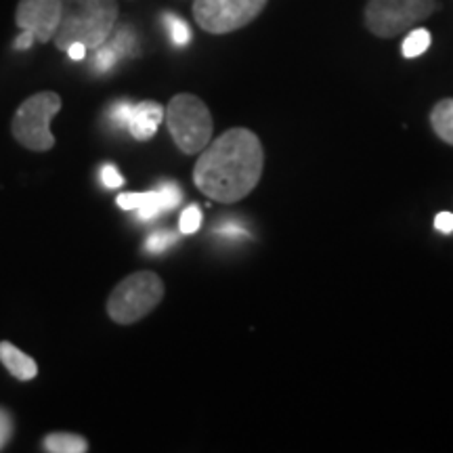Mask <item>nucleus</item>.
Returning a JSON list of instances; mask_svg holds the SVG:
<instances>
[{
    "label": "nucleus",
    "instance_id": "nucleus-1",
    "mask_svg": "<svg viewBox=\"0 0 453 453\" xmlns=\"http://www.w3.org/2000/svg\"><path fill=\"white\" fill-rule=\"evenodd\" d=\"M263 143L252 130L229 128L200 151L194 183L214 202L235 203L252 194L263 177Z\"/></svg>",
    "mask_w": 453,
    "mask_h": 453
},
{
    "label": "nucleus",
    "instance_id": "nucleus-2",
    "mask_svg": "<svg viewBox=\"0 0 453 453\" xmlns=\"http://www.w3.org/2000/svg\"><path fill=\"white\" fill-rule=\"evenodd\" d=\"M118 0H61V19L53 41L59 50L82 42L88 50L101 47L118 26Z\"/></svg>",
    "mask_w": 453,
    "mask_h": 453
},
{
    "label": "nucleus",
    "instance_id": "nucleus-3",
    "mask_svg": "<svg viewBox=\"0 0 453 453\" xmlns=\"http://www.w3.org/2000/svg\"><path fill=\"white\" fill-rule=\"evenodd\" d=\"M168 133L183 154L194 156L212 141V116L200 97L189 93L174 95L164 107Z\"/></svg>",
    "mask_w": 453,
    "mask_h": 453
},
{
    "label": "nucleus",
    "instance_id": "nucleus-4",
    "mask_svg": "<svg viewBox=\"0 0 453 453\" xmlns=\"http://www.w3.org/2000/svg\"><path fill=\"white\" fill-rule=\"evenodd\" d=\"M164 298V281L151 271H139L118 283L107 298V315L120 326H130L150 315Z\"/></svg>",
    "mask_w": 453,
    "mask_h": 453
},
{
    "label": "nucleus",
    "instance_id": "nucleus-5",
    "mask_svg": "<svg viewBox=\"0 0 453 453\" xmlns=\"http://www.w3.org/2000/svg\"><path fill=\"white\" fill-rule=\"evenodd\" d=\"M61 110V97L53 90H42V93L32 95L24 104L17 107L13 122H11V133L21 143L32 151H49L53 150L55 137L50 133V120Z\"/></svg>",
    "mask_w": 453,
    "mask_h": 453
},
{
    "label": "nucleus",
    "instance_id": "nucleus-6",
    "mask_svg": "<svg viewBox=\"0 0 453 453\" xmlns=\"http://www.w3.org/2000/svg\"><path fill=\"white\" fill-rule=\"evenodd\" d=\"M434 9V0H370L365 7V24L376 36L395 38L433 15Z\"/></svg>",
    "mask_w": 453,
    "mask_h": 453
},
{
    "label": "nucleus",
    "instance_id": "nucleus-7",
    "mask_svg": "<svg viewBox=\"0 0 453 453\" xmlns=\"http://www.w3.org/2000/svg\"><path fill=\"white\" fill-rule=\"evenodd\" d=\"M265 4L267 0H194V17L202 30L229 34L257 19Z\"/></svg>",
    "mask_w": 453,
    "mask_h": 453
},
{
    "label": "nucleus",
    "instance_id": "nucleus-8",
    "mask_svg": "<svg viewBox=\"0 0 453 453\" xmlns=\"http://www.w3.org/2000/svg\"><path fill=\"white\" fill-rule=\"evenodd\" d=\"M183 200L180 187L173 180H164L154 191H141V194H122L118 196L116 203L127 212H137L141 220H151L164 212L174 211Z\"/></svg>",
    "mask_w": 453,
    "mask_h": 453
},
{
    "label": "nucleus",
    "instance_id": "nucleus-9",
    "mask_svg": "<svg viewBox=\"0 0 453 453\" xmlns=\"http://www.w3.org/2000/svg\"><path fill=\"white\" fill-rule=\"evenodd\" d=\"M61 19V0H19L15 11V24L30 32L36 42L53 41Z\"/></svg>",
    "mask_w": 453,
    "mask_h": 453
},
{
    "label": "nucleus",
    "instance_id": "nucleus-10",
    "mask_svg": "<svg viewBox=\"0 0 453 453\" xmlns=\"http://www.w3.org/2000/svg\"><path fill=\"white\" fill-rule=\"evenodd\" d=\"M164 122V107L156 101H141L130 105L127 130L137 141H150Z\"/></svg>",
    "mask_w": 453,
    "mask_h": 453
},
{
    "label": "nucleus",
    "instance_id": "nucleus-11",
    "mask_svg": "<svg viewBox=\"0 0 453 453\" xmlns=\"http://www.w3.org/2000/svg\"><path fill=\"white\" fill-rule=\"evenodd\" d=\"M0 361L7 367L11 376H15L17 380H34L38 376V365L32 357H27L24 350H19L15 344L3 340L0 342Z\"/></svg>",
    "mask_w": 453,
    "mask_h": 453
},
{
    "label": "nucleus",
    "instance_id": "nucleus-12",
    "mask_svg": "<svg viewBox=\"0 0 453 453\" xmlns=\"http://www.w3.org/2000/svg\"><path fill=\"white\" fill-rule=\"evenodd\" d=\"M430 124L441 141L453 145V99H443L433 107Z\"/></svg>",
    "mask_w": 453,
    "mask_h": 453
},
{
    "label": "nucleus",
    "instance_id": "nucleus-13",
    "mask_svg": "<svg viewBox=\"0 0 453 453\" xmlns=\"http://www.w3.org/2000/svg\"><path fill=\"white\" fill-rule=\"evenodd\" d=\"M44 451L50 453H84L88 451V441L81 434L53 433L44 437Z\"/></svg>",
    "mask_w": 453,
    "mask_h": 453
},
{
    "label": "nucleus",
    "instance_id": "nucleus-14",
    "mask_svg": "<svg viewBox=\"0 0 453 453\" xmlns=\"http://www.w3.org/2000/svg\"><path fill=\"white\" fill-rule=\"evenodd\" d=\"M162 21H164V26H166L168 36H170V41H173L174 47H187V44L191 42L189 26H187L179 15L164 13Z\"/></svg>",
    "mask_w": 453,
    "mask_h": 453
},
{
    "label": "nucleus",
    "instance_id": "nucleus-15",
    "mask_svg": "<svg viewBox=\"0 0 453 453\" xmlns=\"http://www.w3.org/2000/svg\"><path fill=\"white\" fill-rule=\"evenodd\" d=\"M430 41H433V38H430V32L424 30V27H418V30L407 34L403 47H401L405 59H413V57H420L422 53H426Z\"/></svg>",
    "mask_w": 453,
    "mask_h": 453
},
{
    "label": "nucleus",
    "instance_id": "nucleus-16",
    "mask_svg": "<svg viewBox=\"0 0 453 453\" xmlns=\"http://www.w3.org/2000/svg\"><path fill=\"white\" fill-rule=\"evenodd\" d=\"M118 61H120V55H118V50L113 49L107 41L101 44V47L95 49L93 65H95V70H97V72H101V73L110 72L111 67L118 64Z\"/></svg>",
    "mask_w": 453,
    "mask_h": 453
},
{
    "label": "nucleus",
    "instance_id": "nucleus-17",
    "mask_svg": "<svg viewBox=\"0 0 453 453\" xmlns=\"http://www.w3.org/2000/svg\"><path fill=\"white\" fill-rule=\"evenodd\" d=\"M177 243V234H173V231H156V234H151L147 237L145 242V250L150 254H162L164 250H168L170 246H174Z\"/></svg>",
    "mask_w": 453,
    "mask_h": 453
},
{
    "label": "nucleus",
    "instance_id": "nucleus-18",
    "mask_svg": "<svg viewBox=\"0 0 453 453\" xmlns=\"http://www.w3.org/2000/svg\"><path fill=\"white\" fill-rule=\"evenodd\" d=\"M202 225V211L197 203H191V206H187L183 214H180V220H179V231L183 235H191L196 234L197 229H200Z\"/></svg>",
    "mask_w": 453,
    "mask_h": 453
},
{
    "label": "nucleus",
    "instance_id": "nucleus-19",
    "mask_svg": "<svg viewBox=\"0 0 453 453\" xmlns=\"http://www.w3.org/2000/svg\"><path fill=\"white\" fill-rule=\"evenodd\" d=\"M101 183H104L107 189H118V187L124 185V177L113 164H105V166L101 168Z\"/></svg>",
    "mask_w": 453,
    "mask_h": 453
},
{
    "label": "nucleus",
    "instance_id": "nucleus-20",
    "mask_svg": "<svg viewBox=\"0 0 453 453\" xmlns=\"http://www.w3.org/2000/svg\"><path fill=\"white\" fill-rule=\"evenodd\" d=\"M11 437H13V418L7 410H0V449H4Z\"/></svg>",
    "mask_w": 453,
    "mask_h": 453
},
{
    "label": "nucleus",
    "instance_id": "nucleus-21",
    "mask_svg": "<svg viewBox=\"0 0 453 453\" xmlns=\"http://www.w3.org/2000/svg\"><path fill=\"white\" fill-rule=\"evenodd\" d=\"M434 229L445 235L453 234V212H439L437 217H434Z\"/></svg>",
    "mask_w": 453,
    "mask_h": 453
},
{
    "label": "nucleus",
    "instance_id": "nucleus-22",
    "mask_svg": "<svg viewBox=\"0 0 453 453\" xmlns=\"http://www.w3.org/2000/svg\"><path fill=\"white\" fill-rule=\"evenodd\" d=\"M34 42H36V38H34L30 32L21 30V34H19V36H17V38H15L13 47H15L17 50H26V49H30Z\"/></svg>",
    "mask_w": 453,
    "mask_h": 453
},
{
    "label": "nucleus",
    "instance_id": "nucleus-23",
    "mask_svg": "<svg viewBox=\"0 0 453 453\" xmlns=\"http://www.w3.org/2000/svg\"><path fill=\"white\" fill-rule=\"evenodd\" d=\"M65 53L70 55V59H72V61H82L84 57H87L88 49L84 47L82 42H73V44H70V47H67Z\"/></svg>",
    "mask_w": 453,
    "mask_h": 453
}]
</instances>
